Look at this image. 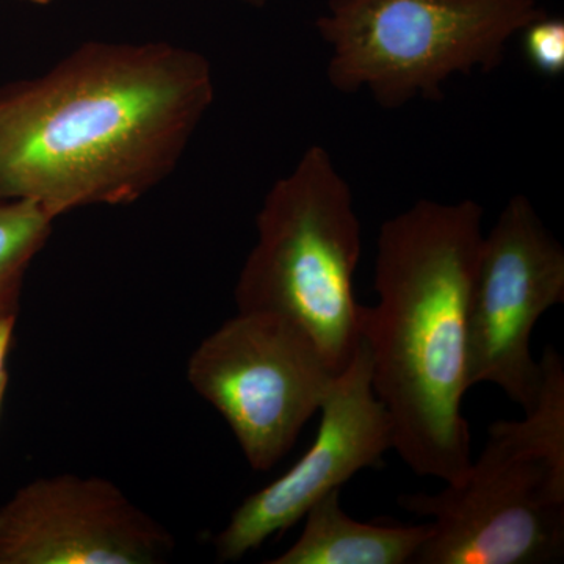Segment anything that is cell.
Listing matches in <instances>:
<instances>
[{
	"instance_id": "6",
	"label": "cell",
	"mask_w": 564,
	"mask_h": 564,
	"mask_svg": "<svg viewBox=\"0 0 564 564\" xmlns=\"http://www.w3.org/2000/svg\"><path fill=\"white\" fill-rule=\"evenodd\" d=\"M336 377L299 326L267 313L239 311L187 364L188 384L221 414L258 473L292 451Z\"/></svg>"
},
{
	"instance_id": "4",
	"label": "cell",
	"mask_w": 564,
	"mask_h": 564,
	"mask_svg": "<svg viewBox=\"0 0 564 564\" xmlns=\"http://www.w3.org/2000/svg\"><path fill=\"white\" fill-rule=\"evenodd\" d=\"M258 240L240 272V313L280 315L317 347L334 375L355 358L359 304L352 276L361 259V221L350 184L321 144L278 180L256 217Z\"/></svg>"
},
{
	"instance_id": "2",
	"label": "cell",
	"mask_w": 564,
	"mask_h": 564,
	"mask_svg": "<svg viewBox=\"0 0 564 564\" xmlns=\"http://www.w3.org/2000/svg\"><path fill=\"white\" fill-rule=\"evenodd\" d=\"M484 207L421 199L381 225L377 306H359L372 386L392 422L393 451L419 477L459 485L473 464L463 415L469 391L467 313Z\"/></svg>"
},
{
	"instance_id": "3",
	"label": "cell",
	"mask_w": 564,
	"mask_h": 564,
	"mask_svg": "<svg viewBox=\"0 0 564 564\" xmlns=\"http://www.w3.org/2000/svg\"><path fill=\"white\" fill-rule=\"evenodd\" d=\"M524 421L489 426L459 485L403 494L408 513L433 519L414 564H549L564 556V364L552 347Z\"/></svg>"
},
{
	"instance_id": "9",
	"label": "cell",
	"mask_w": 564,
	"mask_h": 564,
	"mask_svg": "<svg viewBox=\"0 0 564 564\" xmlns=\"http://www.w3.org/2000/svg\"><path fill=\"white\" fill-rule=\"evenodd\" d=\"M174 547L165 527L101 477L39 478L0 508V564H158Z\"/></svg>"
},
{
	"instance_id": "1",
	"label": "cell",
	"mask_w": 564,
	"mask_h": 564,
	"mask_svg": "<svg viewBox=\"0 0 564 564\" xmlns=\"http://www.w3.org/2000/svg\"><path fill=\"white\" fill-rule=\"evenodd\" d=\"M214 98L199 52L88 41L0 91V199L36 203L55 220L139 202L180 165Z\"/></svg>"
},
{
	"instance_id": "10",
	"label": "cell",
	"mask_w": 564,
	"mask_h": 564,
	"mask_svg": "<svg viewBox=\"0 0 564 564\" xmlns=\"http://www.w3.org/2000/svg\"><path fill=\"white\" fill-rule=\"evenodd\" d=\"M329 492L307 511L303 533L269 564H408L432 538L433 522L380 525L350 518Z\"/></svg>"
},
{
	"instance_id": "7",
	"label": "cell",
	"mask_w": 564,
	"mask_h": 564,
	"mask_svg": "<svg viewBox=\"0 0 564 564\" xmlns=\"http://www.w3.org/2000/svg\"><path fill=\"white\" fill-rule=\"evenodd\" d=\"M564 303V250L533 204L514 195L484 236L469 313V388L499 386L524 411L536 403L543 370L532 334L541 315Z\"/></svg>"
},
{
	"instance_id": "5",
	"label": "cell",
	"mask_w": 564,
	"mask_h": 564,
	"mask_svg": "<svg viewBox=\"0 0 564 564\" xmlns=\"http://www.w3.org/2000/svg\"><path fill=\"white\" fill-rule=\"evenodd\" d=\"M543 13L536 0H329L315 28L332 51L333 88L400 109L443 98L456 74L496 69Z\"/></svg>"
},
{
	"instance_id": "8",
	"label": "cell",
	"mask_w": 564,
	"mask_h": 564,
	"mask_svg": "<svg viewBox=\"0 0 564 564\" xmlns=\"http://www.w3.org/2000/svg\"><path fill=\"white\" fill-rule=\"evenodd\" d=\"M310 451L289 473L251 494L215 538L218 562H237L270 536L288 532L352 475L380 466L391 451L392 422L372 386V364L361 340L355 358L334 378Z\"/></svg>"
},
{
	"instance_id": "14",
	"label": "cell",
	"mask_w": 564,
	"mask_h": 564,
	"mask_svg": "<svg viewBox=\"0 0 564 564\" xmlns=\"http://www.w3.org/2000/svg\"><path fill=\"white\" fill-rule=\"evenodd\" d=\"M7 384H9V380L0 381V408H2L3 399H6Z\"/></svg>"
},
{
	"instance_id": "12",
	"label": "cell",
	"mask_w": 564,
	"mask_h": 564,
	"mask_svg": "<svg viewBox=\"0 0 564 564\" xmlns=\"http://www.w3.org/2000/svg\"><path fill=\"white\" fill-rule=\"evenodd\" d=\"M522 50L527 62L545 77L564 73V21L543 13L522 29Z\"/></svg>"
},
{
	"instance_id": "15",
	"label": "cell",
	"mask_w": 564,
	"mask_h": 564,
	"mask_svg": "<svg viewBox=\"0 0 564 564\" xmlns=\"http://www.w3.org/2000/svg\"><path fill=\"white\" fill-rule=\"evenodd\" d=\"M24 2L35 3V6H47L52 0H24Z\"/></svg>"
},
{
	"instance_id": "13",
	"label": "cell",
	"mask_w": 564,
	"mask_h": 564,
	"mask_svg": "<svg viewBox=\"0 0 564 564\" xmlns=\"http://www.w3.org/2000/svg\"><path fill=\"white\" fill-rule=\"evenodd\" d=\"M239 2L245 3V6H250L252 9H262L270 0H239Z\"/></svg>"
},
{
	"instance_id": "11",
	"label": "cell",
	"mask_w": 564,
	"mask_h": 564,
	"mask_svg": "<svg viewBox=\"0 0 564 564\" xmlns=\"http://www.w3.org/2000/svg\"><path fill=\"white\" fill-rule=\"evenodd\" d=\"M55 218L36 203L0 199V322L18 318L22 285Z\"/></svg>"
}]
</instances>
